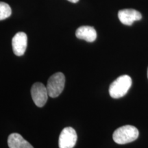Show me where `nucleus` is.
<instances>
[{
    "mask_svg": "<svg viewBox=\"0 0 148 148\" xmlns=\"http://www.w3.org/2000/svg\"><path fill=\"white\" fill-rule=\"evenodd\" d=\"M147 78H148V69H147Z\"/></svg>",
    "mask_w": 148,
    "mask_h": 148,
    "instance_id": "12",
    "label": "nucleus"
},
{
    "mask_svg": "<svg viewBox=\"0 0 148 148\" xmlns=\"http://www.w3.org/2000/svg\"><path fill=\"white\" fill-rule=\"evenodd\" d=\"M9 148H34L21 134L18 133H12L8 138Z\"/></svg>",
    "mask_w": 148,
    "mask_h": 148,
    "instance_id": "9",
    "label": "nucleus"
},
{
    "mask_svg": "<svg viewBox=\"0 0 148 148\" xmlns=\"http://www.w3.org/2000/svg\"><path fill=\"white\" fill-rule=\"evenodd\" d=\"M31 95L34 103L38 107L45 106L49 96L47 87L40 82H36L33 84L31 88Z\"/></svg>",
    "mask_w": 148,
    "mask_h": 148,
    "instance_id": "4",
    "label": "nucleus"
},
{
    "mask_svg": "<svg viewBox=\"0 0 148 148\" xmlns=\"http://www.w3.org/2000/svg\"><path fill=\"white\" fill-rule=\"evenodd\" d=\"M118 17L119 21L123 24L131 25L134 21L141 19L142 15L138 11L134 9H124L119 11Z\"/></svg>",
    "mask_w": 148,
    "mask_h": 148,
    "instance_id": "7",
    "label": "nucleus"
},
{
    "mask_svg": "<svg viewBox=\"0 0 148 148\" xmlns=\"http://www.w3.org/2000/svg\"><path fill=\"white\" fill-rule=\"evenodd\" d=\"M132 86V79L127 75L117 77L109 87V94L114 99L123 97Z\"/></svg>",
    "mask_w": 148,
    "mask_h": 148,
    "instance_id": "2",
    "label": "nucleus"
},
{
    "mask_svg": "<svg viewBox=\"0 0 148 148\" xmlns=\"http://www.w3.org/2000/svg\"><path fill=\"white\" fill-rule=\"evenodd\" d=\"M75 36L79 39H82L86 41L92 42L97 38V32L93 27L81 26L77 29Z\"/></svg>",
    "mask_w": 148,
    "mask_h": 148,
    "instance_id": "8",
    "label": "nucleus"
},
{
    "mask_svg": "<svg viewBox=\"0 0 148 148\" xmlns=\"http://www.w3.org/2000/svg\"><path fill=\"white\" fill-rule=\"evenodd\" d=\"M77 139V133L73 127H66L61 132L58 140L60 148H73Z\"/></svg>",
    "mask_w": 148,
    "mask_h": 148,
    "instance_id": "5",
    "label": "nucleus"
},
{
    "mask_svg": "<svg viewBox=\"0 0 148 148\" xmlns=\"http://www.w3.org/2000/svg\"><path fill=\"white\" fill-rule=\"evenodd\" d=\"M12 14V10L8 3L0 1V21L8 18Z\"/></svg>",
    "mask_w": 148,
    "mask_h": 148,
    "instance_id": "10",
    "label": "nucleus"
},
{
    "mask_svg": "<svg viewBox=\"0 0 148 148\" xmlns=\"http://www.w3.org/2000/svg\"><path fill=\"white\" fill-rule=\"evenodd\" d=\"M65 77L61 72H57L50 76L47 81V89L50 97H57L61 94L64 88Z\"/></svg>",
    "mask_w": 148,
    "mask_h": 148,
    "instance_id": "3",
    "label": "nucleus"
},
{
    "mask_svg": "<svg viewBox=\"0 0 148 148\" xmlns=\"http://www.w3.org/2000/svg\"><path fill=\"white\" fill-rule=\"evenodd\" d=\"M67 1H69L71 3H77V2H78L79 0H67Z\"/></svg>",
    "mask_w": 148,
    "mask_h": 148,
    "instance_id": "11",
    "label": "nucleus"
},
{
    "mask_svg": "<svg viewBox=\"0 0 148 148\" xmlns=\"http://www.w3.org/2000/svg\"><path fill=\"white\" fill-rule=\"evenodd\" d=\"M138 129L132 125H124L114 131L112 134L114 141L116 143L123 145L134 141L138 137Z\"/></svg>",
    "mask_w": 148,
    "mask_h": 148,
    "instance_id": "1",
    "label": "nucleus"
},
{
    "mask_svg": "<svg viewBox=\"0 0 148 148\" xmlns=\"http://www.w3.org/2000/svg\"><path fill=\"white\" fill-rule=\"evenodd\" d=\"M27 37L25 33L20 32L14 35L12 40L13 52L17 56H23L27 48Z\"/></svg>",
    "mask_w": 148,
    "mask_h": 148,
    "instance_id": "6",
    "label": "nucleus"
}]
</instances>
